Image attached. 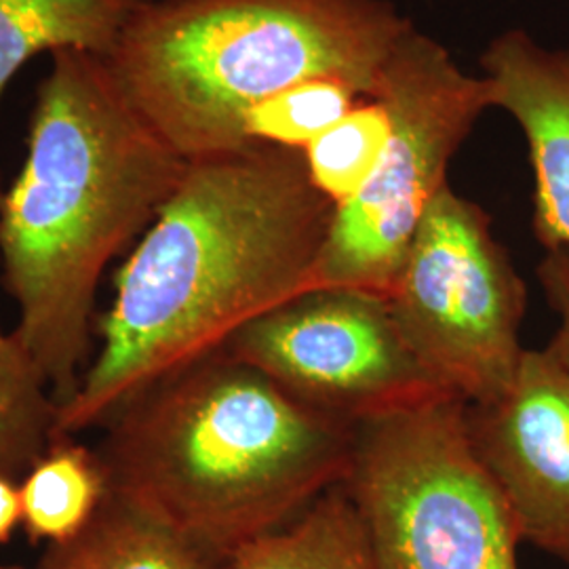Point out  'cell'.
Segmentation results:
<instances>
[{
	"label": "cell",
	"instance_id": "obj_1",
	"mask_svg": "<svg viewBox=\"0 0 569 569\" xmlns=\"http://www.w3.org/2000/svg\"><path fill=\"white\" fill-rule=\"evenodd\" d=\"M333 209L302 150L253 143L188 161L114 274L100 346L58 409V437L103 427L143 388L310 289Z\"/></svg>",
	"mask_w": 569,
	"mask_h": 569
},
{
	"label": "cell",
	"instance_id": "obj_2",
	"mask_svg": "<svg viewBox=\"0 0 569 569\" xmlns=\"http://www.w3.org/2000/svg\"><path fill=\"white\" fill-rule=\"evenodd\" d=\"M186 163L129 102L108 61L51 56L20 176L4 190L0 270L18 306L16 333L58 406L93 357L106 268L140 241Z\"/></svg>",
	"mask_w": 569,
	"mask_h": 569
},
{
	"label": "cell",
	"instance_id": "obj_3",
	"mask_svg": "<svg viewBox=\"0 0 569 569\" xmlns=\"http://www.w3.org/2000/svg\"><path fill=\"white\" fill-rule=\"evenodd\" d=\"M102 428L108 491L226 557L342 486L357 437L224 350L143 388Z\"/></svg>",
	"mask_w": 569,
	"mask_h": 569
},
{
	"label": "cell",
	"instance_id": "obj_4",
	"mask_svg": "<svg viewBox=\"0 0 569 569\" xmlns=\"http://www.w3.org/2000/svg\"><path fill=\"white\" fill-rule=\"evenodd\" d=\"M411 26L388 0H148L106 61L192 161L249 146V110L298 82L338 79L373 100Z\"/></svg>",
	"mask_w": 569,
	"mask_h": 569
},
{
	"label": "cell",
	"instance_id": "obj_5",
	"mask_svg": "<svg viewBox=\"0 0 569 569\" xmlns=\"http://www.w3.org/2000/svg\"><path fill=\"white\" fill-rule=\"evenodd\" d=\"M342 486L378 569H519L517 521L456 397L359 422Z\"/></svg>",
	"mask_w": 569,
	"mask_h": 569
},
{
	"label": "cell",
	"instance_id": "obj_6",
	"mask_svg": "<svg viewBox=\"0 0 569 569\" xmlns=\"http://www.w3.org/2000/svg\"><path fill=\"white\" fill-rule=\"evenodd\" d=\"M376 100L392 121L387 152L366 186L336 204L310 287L388 298L451 159L491 100L483 77L465 72L416 26L390 53Z\"/></svg>",
	"mask_w": 569,
	"mask_h": 569
},
{
	"label": "cell",
	"instance_id": "obj_7",
	"mask_svg": "<svg viewBox=\"0 0 569 569\" xmlns=\"http://www.w3.org/2000/svg\"><path fill=\"white\" fill-rule=\"evenodd\" d=\"M409 348L451 397H500L526 348L528 291L489 216L446 183L428 204L387 298Z\"/></svg>",
	"mask_w": 569,
	"mask_h": 569
},
{
	"label": "cell",
	"instance_id": "obj_8",
	"mask_svg": "<svg viewBox=\"0 0 569 569\" xmlns=\"http://www.w3.org/2000/svg\"><path fill=\"white\" fill-rule=\"evenodd\" d=\"M289 395L352 425L449 399L397 326L387 298L310 287L226 342Z\"/></svg>",
	"mask_w": 569,
	"mask_h": 569
},
{
	"label": "cell",
	"instance_id": "obj_9",
	"mask_svg": "<svg viewBox=\"0 0 569 569\" xmlns=\"http://www.w3.org/2000/svg\"><path fill=\"white\" fill-rule=\"evenodd\" d=\"M467 420L521 540L569 569L568 367L549 348H526L507 390L467 406Z\"/></svg>",
	"mask_w": 569,
	"mask_h": 569
},
{
	"label": "cell",
	"instance_id": "obj_10",
	"mask_svg": "<svg viewBox=\"0 0 569 569\" xmlns=\"http://www.w3.org/2000/svg\"><path fill=\"white\" fill-rule=\"evenodd\" d=\"M491 108L523 131L533 169V230L547 251H569V51L507 30L481 56Z\"/></svg>",
	"mask_w": 569,
	"mask_h": 569
},
{
	"label": "cell",
	"instance_id": "obj_11",
	"mask_svg": "<svg viewBox=\"0 0 569 569\" xmlns=\"http://www.w3.org/2000/svg\"><path fill=\"white\" fill-rule=\"evenodd\" d=\"M41 569H230V557L108 491L74 540L47 549Z\"/></svg>",
	"mask_w": 569,
	"mask_h": 569
},
{
	"label": "cell",
	"instance_id": "obj_12",
	"mask_svg": "<svg viewBox=\"0 0 569 569\" xmlns=\"http://www.w3.org/2000/svg\"><path fill=\"white\" fill-rule=\"evenodd\" d=\"M148 0H0V103L21 68L41 56L84 51L108 60Z\"/></svg>",
	"mask_w": 569,
	"mask_h": 569
},
{
	"label": "cell",
	"instance_id": "obj_13",
	"mask_svg": "<svg viewBox=\"0 0 569 569\" xmlns=\"http://www.w3.org/2000/svg\"><path fill=\"white\" fill-rule=\"evenodd\" d=\"M108 496L98 449L58 437L20 479L21 528L49 547L74 540Z\"/></svg>",
	"mask_w": 569,
	"mask_h": 569
},
{
	"label": "cell",
	"instance_id": "obj_14",
	"mask_svg": "<svg viewBox=\"0 0 569 569\" xmlns=\"http://www.w3.org/2000/svg\"><path fill=\"white\" fill-rule=\"evenodd\" d=\"M230 569H378L345 486L329 489L283 528L234 550Z\"/></svg>",
	"mask_w": 569,
	"mask_h": 569
},
{
	"label": "cell",
	"instance_id": "obj_15",
	"mask_svg": "<svg viewBox=\"0 0 569 569\" xmlns=\"http://www.w3.org/2000/svg\"><path fill=\"white\" fill-rule=\"evenodd\" d=\"M58 409L32 352L0 326V475L20 481L58 439Z\"/></svg>",
	"mask_w": 569,
	"mask_h": 569
},
{
	"label": "cell",
	"instance_id": "obj_16",
	"mask_svg": "<svg viewBox=\"0 0 569 569\" xmlns=\"http://www.w3.org/2000/svg\"><path fill=\"white\" fill-rule=\"evenodd\" d=\"M390 133L392 121L385 102L361 100L302 150L310 182L329 203H345L378 169Z\"/></svg>",
	"mask_w": 569,
	"mask_h": 569
},
{
	"label": "cell",
	"instance_id": "obj_17",
	"mask_svg": "<svg viewBox=\"0 0 569 569\" xmlns=\"http://www.w3.org/2000/svg\"><path fill=\"white\" fill-rule=\"evenodd\" d=\"M361 100L369 98L338 79L298 82L249 110L244 142L305 150Z\"/></svg>",
	"mask_w": 569,
	"mask_h": 569
},
{
	"label": "cell",
	"instance_id": "obj_18",
	"mask_svg": "<svg viewBox=\"0 0 569 569\" xmlns=\"http://www.w3.org/2000/svg\"><path fill=\"white\" fill-rule=\"evenodd\" d=\"M538 281L545 289L552 312L557 315V331L547 346L550 352L569 369V251H547L538 264Z\"/></svg>",
	"mask_w": 569,
	"mask_h": 569
},
{
	"label": "cell",
	"instance_id": "obj_19",
	"mask_svg": "<svg viewBox=\"0 0 569 569\" xmlns=\"http://www.w3.org/2000/svg\"><path fill=\"white\" fill-rule=\"evenodd\" d=\"M21 528L20 481L0 475V547Z\"/></svg>",
	"mask_w": 569,
	"mask_h": 569
},
{
	"label": "cell",
	"instance_id": "obj_20",
	"mask_svg": "<svg viewBox=\"0 0 569 569\" xmlns=\"http://www.w3.org/2000/svg\"><path fill=\"white\" fill-rule=\"evenodd\" d=\"M2 201H4V188H2V180H0V213H2Z\"/></svg>",
	"mask_w": 569,
	"mask_h": 569
},
{
	"label": "cell",
	"instance_id": "obj_21",
	"mask_svg": "<svg viewBox=\"0 0 569 569\" xmlns=\"http://www.w3.org/2000/svg\"><path fill=\"white\" fill-rule=\"evenodd\" d=\"M0 569H21V568H2V566H0Z\"/></svg>",
	"mask_w": 569,
	"mask_h": 569
}]
</instances>
